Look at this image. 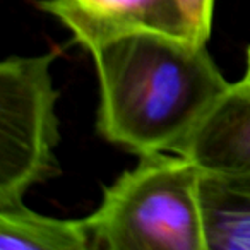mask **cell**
Listing matches in <instances>:
<instances>
[{
  "instance_id": "6da1fadb",
  "label": "cell",
  "mask_w": 250,
  "mask_h": 250,
  "mask_svg": "<svg viewBox=\"0 0 250 250\" xmlns=\"http://www.w3.org/2000/svg\"><path fill=\"white\" fill-rule=\"evenodd\" d=\"M100 81L98 130L139 154L178 153L231 83L206 43L137 31L89 50Z\"/></svg>"
},
{
  "instance_id": "7a4b0ae2",
  "label": "cell",
  "mask_w": 250,
  "mask_h": 250,
  "mask_svg": "<svg viewBox=\"0 0 250 250\" xmlns=\"http://www.w3.org/2000/svg\"><path fill=\"white\" fill-rule=\"evenodd\" d=\"M202 168L178 153L143 154L104 188L87 216L93 249L206 250L199 180Z\"/></svg>"
},
{
  "instance_id": "3957f363",
  "label": "cell",
  "mask_w": 250,
  "mask_h": 250,
  "mask_svg": "<svg viewBox=\"0 0 250 250\" xmlns=\"http://www.w3.org/2000/svg\"><path fill=\"white\" fill-rule=\"evenodd\" d=\"M52 55L7 57L0 65V208L57 173V93Z\"/></svg>"
},
{
  "instance_id": "277c9868",
  "label": "cell",
  "mask_w": 250,
  "mask_h": 250,
  "mask_svg": "<svg viewBox=\"0 0 250 250\" xmlns=\"http://www.w3.org/2000/svg\"><path fill=\"white\" fill-rule=\"evenodd\" d=\"M40 5L86 50L137 31L197 40L182 0H42Z\"/></svg>"
},
{
  "instance_id": "5b68a950",
  "label": "cell",
  "mask_w": 250,
  "mask_h": 250,
  "mask_svg": "<svg viewBox=\"0 0 250 250\" xmlns=\"http://www.w3.org/2000/svg\"><path fill=\"white\" fill-rule=\"evenodd\" d=\"M178 154L202 170L250 171V86L233 83Z\"/></svg>"
},
{
  "instance_id": "8992f818",
  "label": "cell",
  "mask_w": 250,
  "mask_h": 250,
  "mask_svg": "<svg viewBox=\"0 0 250 250\" xmlns=\"http://www.w3.org/2000/svg\"><path fill=\"white\" fill-rule=\"evenodd\" d=\"M199 204L206 250H250V171L202 170Z\"/></svg>"
},
{
  "instance_id": "52a82bcc",
  "label": "cell",
  "mask_w": 250,
  "mask_h": 250,
  "mask_svg": "<svg viewBox=\"0 0 250 250\" xmlns=\"http://www.w3.org/2000/svg\"><path fill=\"white\" fill-rule=\"evenodd\" d=\"M93 249L87 219L45 216L19 202L0 208V250H87Z\"/></svg>"
},
{
  "instance_id": "ba28073f",
  "label": "cell",
  "mask_w": 250,
  "mask_h": 250,
  "mask_svg": "<svg viewBox=\"0 0 250 250\" xmlns=\"http://www.w3.org/2000/svg\"><path fill=\"white\" fill-rule=\"evenodd\" d=\"M182 5L187 12V18L197 40L208 43L211 35L214 0H182Z\"/></svg>"
},
{
  "instance_id": "9c48e42d",
  "label": "cell",
  "mask_w": 250,
  "mask_h": 250,
  "mask_svg": "<svg viewBox=\"0 0 250 250\" xmlns=\"http://www.w3.org/2000/svg\"><path fill=\"white\" fill-rule=\"evenodd\" d=\"M242 81L247 86H250V48H249V52H247V69H245V76L242 77Z\"/></svg>"
}]
</instances>
